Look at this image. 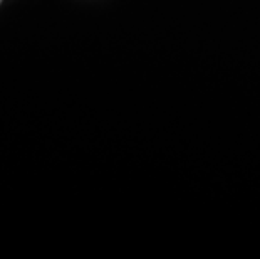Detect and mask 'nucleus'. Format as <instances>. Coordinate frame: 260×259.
Returning a JSON list of instances; mask_svg holds the SVG:
<instances>
[{
    "label": "nucleus",
    "instance_id": "f257e3e1",
    "mask_svg": "<svg viewBox=\"0 0 260 259\" xmlns=\"http://www.w3.org/2000/svg\"><path fill=\"white\" fill-rule=\"evenodd\" d=\"M0 4H2V0H0Z\"/></svg>",
    "mask_w": 260,
    "mask_h": 259
}]
</instances>
